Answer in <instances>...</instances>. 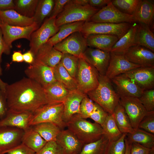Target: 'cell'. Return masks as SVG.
Here are the masks:
<instances>
[{
	"instance_id": "6da1fadb",
	"label": "cell",
	"mask_w": 154,
	"mask_h": 154,
	"mask_svg": "<svg viewBox=\"0 0 154 154\" xmlns=\"http://www.w3.org/2000/svg\"><path fill=\"white\" fill-rule=\"evenodd\" d=\"M8 110L33 113L48 104L43 88L28 78L7 84L5 92Z\"/></svg>"
},
{
	"instance_id": "7a4b0ae2",
	"label": "cell",
	"mask_w": 154,
	"mask_h": 154,
	"mask_svg": "<svg viewBox=\"0 0 154 154\" xmlns=\"http://www.w3.org/2000/svg\"><path fill=\"white\" fill-rule=\"evenodd\" d=\"M114 88L110 79L105 75L99 74L98 86L86 95L109 114H112L119 100V96Z\"/></svg>"
},
{
	"instance_id": "3957f363",
	"label": "cell",
	"mask_w": 154,
	"mask_h": 154,
	"mask_svg": "<svg viewBox=\"0 0 154 154\" xmlns=\"http://www.w3.org/2000/svg\"><path fill=\"white\" fill-rule=\"evenodd\" d=\"M66 123L68 129L84 144L99 140L104 134L100 125L86 120L79 114L73 115Z\"/></svg>"
},
{
	"instance_id": "277c9868",
	"label": "cell",
	"mask_w": 154,
	"mask_h": 154,
	"mask_svg": "<svg viewBox=\"0 0 154 154\" xmlns=\"http://www.w3.org/2000/svg\"><path fill=\"white\" fill-rule=\"evenodd\" d=\"M100 9L89 4L80 5L69 0L63 11L56 17L55 23L58 27L67 23L74 22L88 21Z\"/></svg>"
},
{
	"instance_id": "5b68a950",
	"label": "cell",
	"mask_w": 154,
	"mask_h": 154,
	"mask_svg": "<svg viewBox=\"0 0 154 154\" xmlns=\"http://www.w3.org/2000/svg\"><path fill=\"white\" fill-rule=\"evenodd\" d=\"M63 103L46 104L33 114L29 125L49 122L55 124L61 130L64 129L66 126L63 119Z\"/></svg>"
},
{
	"instance_id": "8992f818",
	"label": "cell",
	"mask_w": 154,
	"mask_h": 154,
	"mask_svg": "<svg viewBox=\"0 0 154 154\" xmlns=\"http://www.w3.org/2000/svg\"><path fill=\"white\" fill-rule=\"evenodd\" d=\"M99 73L83 57L79 58L76 75L78 89L86 94L97 87Z\"/></svg>"
},
{
	"instance_id": "52a82bcc",
	"label": "cell",
	"mask_w": 154,
	"mask_h": 154,
	"mask_svg": "<svg viewBox=\"0 0 154 154\" xmlns=\"http://www.w3.org/2000/svg\"><path fill=\"white\" fill-rule=\"evenodd\" d=\"M132 23H113L85 21L80 32L85 37L91 34L114 35L119 39L128 31Z\"/></svg>"
},
{
	"instance_id": "ba28073f",
	"label": "cell",
	"mask_w": 154,
	"mask_h": 154,
	"mask_svg": "<svg viewBox=\"0 0 154 154\" xmlns=\"http://www.w3.org/2000/svg\"><path fill=\"white\" fill-rule=\"evenodd\" d=\"M56 19L55 17H49L31 35L29 50L34 57L39 49L58 31L59 27L56 24Z\"/></svg>"
},
{
	"instance_id": "9c48e42d",
	"label": "cell",
	"mask_w": 154,
	"mask_h": 154,
	"mask_svg": "<svg viewBox=\"0 0 154 154\" xmlns=\"http://www.w3.org/2000/svg\"><path fill=\"white\" fill-rule=\"evenodd\" d=\"M40 26L36 23L24 27L10 25L2 23L0 25L5 45L4 54H9L12 48V43L20 38H25L30 40L32 33Z\"/></svg>"
},
{
	"instance_id": "30bf717a",
	"label": "cell",
	"mask_w": 154,
	"mask_h": 154,
	"mask_svg": "<svg viewBox=\"0 0 154 154\" xmlns=\"http://www.w3.org/2000/svg\"><path fill=\"white\" fill-rule=\"evenodd\" d=\"M88 21L95 23H119L136 22L134 16L121 12L112 4L111 2L100 9Z\"/></svg>"
},
{
	"instance_id": "8fae6325",
	"label": "cell",
	"mask_w": 154,
	"mask_h": 154,
	"mask_svg": "<svg viewBox=\"0 0 154 154\" xmlns=\"http://www.w3.org/2000/svg\"><path fill=\"white\" fill-rule=\"evenodd\" d=\"M87 46L86 38L80 31L73 33L54 46L62 54H70L79 58L83 56Z\"/></svg>"
},
{
	"instance_id": "7c38bea8",
	"label": "cell",
	"mask_w": 154,
	"mask_h": 154,
	"mask_svg": "<svg viewBox=\"0 0 154 154\" xmlns=\"http://www.w3.org/2000/svg\"><path fill=\"white\" fill-rule=\"evenodd\" d=\"M24 72L28 78L37 82L43 88L56 81L53 68L38 61L34 60Z\"/></svg>"
},
{
	"instance_id": "4fadbf2b",
	"label": "cell",
	"mask_w": 154,
	"mask_h": 154,
	"mask_svg": "<svg viewBox=\"0 0 154 154\" xmlns=\"http://www.w3.org/2000/svg\"><path fill=\"white\" fill-rule=\"evenodd\" d=\"M119 103L125 109L133 128L137 129L147 112L143 106L138 98L132 97H119Z\"/></svg>"
},
{
	"instance_id": "5bb4252c",
	"label": "cell",
	"mask_w": 154,
	"mask_h": 154,
	"mask_svg": "<svg viewBox=\"0 0 154 154\" xmlns=\"http://www.w3.org/2000/svg\"><path fill=\"white\" fill-rule=\"evenodd\" d=\"M110 80L119 97L129 96L139 98L143 91L133 80L124 74L117 76Z\"/></svg>"
},
{
	"instance_id": "9a60e30c",
	"label": "cell",
	"mask_w": 154,
	"mask_h": 154,
	"mask_svg": "<svg viewBox=\"0 0 154 154\" xmlns=\"http://www.w3.org/2000/svg\"><path fill=\"white\" fill-rule=\"evenodd\" d=\"M24 131L16 128L0 127V154H5L21 143Z\"/></svg>"
},
{
	"instance_id": "2e32d148",
	"label": "cell",
	"mask_w": 154,
	"mask_h": 154,
	"mask_svg": "<svg viewBox=\"0 0 154 154\" xmlns=\"http://www.w3.org/2000/svg\"><path fill=\"white\" fill-rule=\"evenodd\" d=\"M83 57L98 71L105 75L110 59V52L91 47L84 51Z\"/></svg>"
},
{
	"instance_id": "e0dca14e",
	"label": "cell",
	"mask_w": 154,
	"mask_h": 154,
	"mask_svg": "<svg viewBox=\"0 0 154 154\" xmlns=\"http://www.w3.org/2000/svg\"><path fill=\"white\" fill-rule=\"evenodd\" d=\"M143 91L154 88V67L140 66L124 73Z\"/></svg>"
},
{
	"instance_id": "ac0fdd59",
	"label": "cell",
	"mask_w": 154,
	"mask_h": 154,
	"mask_svg": "<svg viewBox=\"0 0 154 154\" xmlns=\"http://www.w3.org/2000/svg\"><path fill=\"white\" fill-rule=\"evenodd\" d=\"M110 55L109 64L105 75L110 80L119 75L141 66L129 62L124 55L110 53Z\"/></svg>"
},
{
	"instance_id": "d6986e66",
	"label": "cell",
	"mask_w": 154,
	"mask_h": 154,
	"mask_svg": "<svg viewBox=\"0 0 154 154\" xmlns=\"http://www.w3.org/2000/svg\"><path fill=\"white\" fill-rule=\"evenodd\" d=\"M129 62L141 66L154 67V53L144 47L135 45L130 47L124 54Z\"/></svg>"
},
{
	"instance_id": "ffe728a7",
	"label": "cell",
	"mask_w": 154,
	"mask_h": 154,
	"mask_svg": "<svg viewBox=\"0 0 154 154\" xmlns=\"http://www.w3.org/2000/svg\"><path fill=\"white\" fill-rule=\"evenodd\" d=\"M33 113L29 112H15L8 110L5 116L0 119V127L16 128L24 131L30 126L29 123Z\"/></svg>"
},
{
	"instance_id": "44dd1931",
	"label": "cell",
	"mask_w": 154,
	"mask_h": 154,
	"mask_svg": "<svg viewBox=\"0 0 154 154\" xmlns=\"http://www.w3.org/2000/svg\"><path fill=\"white\" fill-rule=\"evenodd\" d=\"M55 141L65 154H78L84 145L68 129L61 130Z\"/></svg>"
},
{
	"instance_id": "7402d4cb",
	"label": "cell",
	"mask_w": 154,
	"mask_h": 154,
	"mask_svg": "<svg viewBox=\"0 0 154 154\" xmlns=\"http://www.w3.org/2000/svg\"><path fill=\"white\" fill-rule=\"evenodd\" d=\"M87 96L79 90L71 91L63 102V119L66 123L74 115L80 114V107L83 99Z\"/></svg>"
},
{
	"instance_id": "603a6c76",
	"label": "cell",
	"mask_w": 154,
	"mask_h": 154,
	"mask_svg": "<svg viewBox=\"0 0 154 154\" xmlns=\"http://www.w3.org/2000/svg\"><path fill=\"white\" fill-rule=\"evenodd\" d=\"M62 54L54 46L46 43L39 49L34 57V60L54 68L60 62Z\"/></svg>"
},
{
	"instance_id": "cb8c5ba5",
	"label": "cell",
	"mask_w": 154,
	"mask_h": 154,
	"mask_svg": "<svg viewBox=\"0 0 154 154\" xmlns=\"http://www.w3.org/2000/svg\"><path fill=\"white\" fill-rule=\"evenodd\" d=\"M85 38L88 46L108 52L119 39L115 35L105 34H91Z\"/></svg>"
},
{
	"instance_id": "d4e9b609",
	"label": "cell",
	"mask_w": 154,
	"mask_h": 154,
	"mask_svg": "<svg viewBox=\"0 0 154 154\" xmlns=\"http://www.w3.org/2000/svg\"><path fill=\"white\" fill-rule=\"evenodd\" d=\"M137 23H133L127 32L119 38L112 47L110 53L123 55L136 44V34Z\"/></svg>"
},
{
	"instance_id": "484cf974",
	"label": "cell",
	"mask_w": 154,
	"mask_h": 154,
	"mask_svg": "<svg viewBox=\"0 0 154 154\" xmlns=\"http://www.w3.org/2000/svg\"><path fill=\"white\" fill-rule=\"evenodd\" d=\"M133 15L137 23L146 24L151 27L154 18L153 1L141 0Z\"/></svg>"
},
{
	"instance_id": "4316f807",
	"label": "cell",
	"mask_w": 154,
	"mask_h": 154,
	"mask_svg": "<svg viewBox=\"0 0 154 154\" xmlns=\"http://www.w3.org/2000/svg\"><path fill=\"white\" fill-rule=\"evenodd\" d=\"M0 18L2 23L13 26H26L35 23L33 17L24 16L14 9L0 10Z\"/></svg>"
},
{
	"instance_id": "83f0119b",
	"label": "cell",
	"mask_w": 154,
	"mask_h": 154,
	"mask_svg": "<svg viewBox=\"0 0 154 154\" xmlns=\"http://www.w3.org/2000/svg\"><path fill=\"white\" fill-rule=\"evenodd\" d=\"M43 88L48 104L63 103L71 91L57 81Z\"/></svg>"
},
{
	"instance_id": "f1b7e54d",
	"label": "cell",
	"mask_w": 154,
	"mask_h": 154,
	"mask_svg": "<svg viewBox=\"0 0 154 154\" xmlns=\"http://www.w3.org/2000/svg\"><path fill=\"white\" fill-rule=\"evenodd\" d=\"M135 39L136 45L144 47L154 52V34L148 25L137 23Z\"/></svg>"
},
{
	"instance_id": "f546056e",
	"label": "cell",
	"mask_w": 154,
	"mask_h": 154,
	"mask_svg": "<svg viewBox=\"0 0 154 154\" xmlns=\"http://www.w3.org/2000/svg\"><path fill=\"white\" fill-rule=\"evenodd\" d=\"M85 21H81L64 24L59 27L58 32L51 37L46 43L54 46L73 33L80 31Z\"/></svg>"
},
{
	"instance_id": "4dcf8cb0",
	"label": "cell",
	"mask_w": 154,
	"mask_h": 154,
	"mask_svg": "<svg viewBox=\"0 0 154 154\" xmlns=\"http://www.w3.org/2000/svg\"><path fill=\"white\" fill-rule=\"evenodd\" d=\"M47 143L32 126L24 131L21 143L35 153L39 151Z\"/></svg>"
},
{
	"instance_id": "1f68e13d",
	"label": "cell",
	"mask_w": 154,
	"mask_h": 154,
	"mask_svg": "<svg viewBox=\"0 0 154 154\" xmlns=\"http://www.w3.org/2000/svg\"><path fill=\"white\" fill-rule=\"evenodd\" d=\"M56 81L70 91L79 90L76 80L72 77L60 62L53 68Z\"/></svg>"
},
{
	"instance_id": "d6a6232c",
	"label": "cell",
	"mask_w": 154,
	"mask_h": 154,
	"mask_svg": "<svg viewBox=\"0 0 154 154\" xmlns=\"http://www.w3.org/2000/svg\"><path fill=\"white\" fill-rule=\"evenodd\" d=\"M47 142L55 141L61 129L56 125L51 122L40 123L31 126Z\"/></svg>"
},
{
	"instance_id": "836d02e7",
	"label": "cell",
	"mask_w": 154,
	"mask_h": 154,
	"mask_svg": "<svg viewBox=\"0 0 154 154\" xmlns=\"http://www.w3.org/2000/svg\"><path fill=\"white\" fill-rule=\"evenodd\" d=\"M113 114L117 125L122 133H131L134 131L125 109L119 103L115 108Z\"/></svg>"
},
{
	"instance_id": "e575fe53",
	"label": "cell",
	"mask_w": 154,
	"mask_h": 154,
	"mask_svg": "<svg viewBox=\"0 0 154 154\" xmlns=\"http://www.w3.org/2000/svg\"><path fill=\"white\" fill-rule=\"evenodd\" d=\"M126 137L131 143H138L149 148L154 147V134L139 128L132 133L126 134Z\"/></svg>"
},
{
	"instance_id": "d590c367",
	"label": "cell",
	"mask_w": 154,
	"mask_h": 154,
	"mask_svg": "<svg viewBox=\"0 0 154 154\" xmlns=\"http://www.w3.org/2000/svg\"><path fill=\"white\" fill-rule=\"evenodd\" d=\"M101 126L104 131V135L108 140H117L123 134L117 125L113 114H109L106 120Z\"/></svg>"
},
{
	"instance_id": "8d00e7d4",
	"label": "cell",
	"mask_w": 154,
	"mask_h": 154,
	"mask_svg": "<svg viewBox=\"0 0 154 154\" xmlns=\"http://www.w3.org/2000/svg\"><path fill=\"white\" fill-rule=\"evenodd\" d=\"M54 4L53 0H39L33 17L35 22L40 26L45 18L50 15Z\"/></svg>"
},
{
	"instance_id": "74e56055",
	"label": "cell",
	"mask_w": 154,
	"mask_h": 154,
	"mask_svg": "<svg viewBox=\"0 0 154 154\" xmlns=\"http://www.w3.org/2000/svg\"><path fill=\"white\" fill-rule=\"evenodd\" d=\"M14 9L20 14L29 17H33L39 0H14Z\"/></svg>"
},
{
	"instance_id": "f35d334b",
	"label": "cell",
	"mask_w": 154,
	"mask_h": 154,
	"mask_svg": "<svg viewBox=\"0 0 154 154\" xmlns=\"http://www.w3.org/2000/svg\"><path fill=\"white\" fill-rule=\"evenodd\" d=\"M108 139L104 135L99 140L84 144L78 154H103Z\"/></svg>"
},
{
	"instance_id": "ab89813d",
	"label": "cell",
	"mask_w": 154,
	"mask_h": 154,
	"mask_svg": "<svg viewBox=\"0 0 154 154\" xmlns=\"http://www.w3.org/2000/svg\"><path fill=\"white\" fill-rule=\"evenodd\" d=\"M79 58L68 54H63L60 62L70 75L76 80Z\"/></svg>"
},
{
	"instance_id": "60d3db41",
	"label": "cell",
	"mask_w": 154,
	"mask_h": 154,
	"mask_svg": "<svg viewBox=\"0 0 154 154\" xmlns=\"http://www.w3.org/2000/svg\"><path fill=\"white\" fill-rule=\"evenodd\" d=\"M126 133H123L121 137L115 141L108 140L103 154H125V139Z\"/></svg>"
},
{
	"instance_id": "b9f144b4",
	"label": "cell",
	"mask_w": 154,
	"mask_h": 154,
	"mask_svg": "<svg viewBox=\"0 0 154 154\" xmlns=\"http://www.w3.org/2000/svg\"><path fill=\"white\" fill-rule=\"evenodd\" d=\"M141 1V0H113L111 2L121 12L133 15Z\"/></svg>"
},
{
	"instance_id": "7bdbcfd3",
	"label": "cell",
	"mask_w": 154,
	"mask_h": 154,
	"mask_svg": "<svg viewBox=\"0 0 154 154\" xmlns=\"http://www.w3.org/2000/svg\"><path fill=\"white\" fill-rule=\"evenodd\" d=\"M97 104L87 96L82 100L80 107V114L83 118L86 119L89 117L95 110Z\"/></svg>"
},
{
	"instance_id": "ee69618b",
	"label": "cell",
	"mask_w": 154,
	"mask_h": 154,
	"mask_svg": "<svg viewBox=\"0 0 154 154\" xmlns=\"http://www.w3.org/2000/svg\"><path fill=\"white\" fill-rule=\"evenodd\" d=\"M138 98L147 112L154 111V89L143 91Z\"/></svg>"
},
{
	"instance_id": "f6af8a7d",
	"label": "cell",
	"mask_w": 154,
	"mask_h": 154,
	"mask_svg": "<svg viewBox=\"0 0 154 154\" xmlns=\"http://www.w3.org/2000/svg\"><path fill=\"white\" fill-rule=\"evenodd\" d=\"M138 128L154 134V111L147 112L139 123Z\"/></svg>"
},
{
	"instance_id": "bcb514c9",
	"label": "cell",
	"mask_w": 154,
	"mask_h": 154,
	"mask_svg": "<svg viewBox=\"0 0 154 154\" xmlns=\"http://www.w3.org/2000/svg\"><path fill=\"white\" fill-rule=\"evenodd\" d=\"M35 154H65L61 147L55 141L47 142L38 152Z\"/></svg>"
},
{
	"instance_id": "7dc6e473",
	"label": "cell",
	"mask_w": 154,
	"mask_h": 154,
	"mask_svg": "<svg viewBox=\"0 0 154 154\" xmlns=\"http://www.w3.org/2000/svg\"><path fill=\"white\" fill-rule=\"evenodd\" d=\"M108 115V113L97 104L96 108L90 114L89 118L92 119L95 122L101 126L106 120Z\"/></svg>"
},
{
	"instance_id": "c3c4849f",
	"label": "cell",
	"mask_w": 154,
	"mask_h": 154,
	"mask_svg": "<svg viewBox=\"0 0 154 154\" xmlns=\"http://www.w3.org/2000/svg\"><path fill=\"white\" fill-rule=\"evenodd\" d=\"M69 0H54V4L49 17L56 18L63 11L66 4Z\"/></svg>"
},
{
	"instance_id": "681fc988",
	"label": "cell",
	"mask_w": 154,
	"mask_h": 154,
	"mask_svg": "<svg viewBox=\"0 0 154 154\" xmlns=\"http://www.w3.org/2000/svg\"><path fill=\"white\" fill-rule=\"evenodd\" d=\"M145 147L136 143H133L130 149V154H151L152 149Z\"/></svg>"
},
{
	"instance_id": "f907efd6",
	"label": "cell",
	"mask_w": 154,
	"mask_h": 154,
	"mask_svg": "<svg viewBox=\"0 0 154 154\" xmlns=\"http://www.w3.org/2000/svg\"><path fill=\"white\" fill-rule=\"evenodd\" d=\"M8 154H35V153L26 145L21 143L9 151Z\"/></svg>"
},
{
	"instance_id": "816d5d0a",
	"label": "cell",
	"mask_w": 154,
	"mask_h": 154,
	"mask_svg": "<svg viewBox=\"0 0 154 154\" xmlns=\"http://www.w3.org/2000/svg\"><path fill=\"white\" fill-rule=\"evenodd\" d=\"M8 110L5 93L0 89V119L5 116Z\"/></svg>"
},
{
	"instance_id": "f5cc1de1",
	"label": "cell",
	"mask_w": 154,
	"mask_h": 154,
	"mask_svg": "<svg viewBox=\"0 0 154 154\" xmlns=\"http://www.w3.org/2000/svg\"><path fill=\"white\" fill-rule=\"evenodd\" d=\"M111 0H89L88 4L91 6L100 9L107 5L111 2Z\"/></svg>"
},
{
	"instance_id": "db71d44e",
	"label": "cell",
	"mask_w": 154,
	"mask_h": 154,
	"mask_svg": "<svg viewBox=\"0 0 154 154\" xmlns=\"http://www.w3.org/2000/svg\"><path fill=\"white\" fill-rule=\"evenodd\" d=\"M14 0H0V10L14 9Z\"/></svg>"
},
{
	"instance_id": "11a10c76",
	"label": "cell",
	"mask_w": 154,
	"mask_h": 154,
	"mask_svg": "<svg viewBox=\"0 0 154 154\" xmlns=\"http://www.w3.org/2000/svg\"><path fill=\"white\" fill-rule=\"evenodd\" d=\"M12 61L13 62H22L24 61L23 54L20 50L14 51L12 56Z\"/></svg>"
},
{
	"instance_id": "9f6ffc18",
	"label": "cell",
	"mask_w": 154,
	"mask_h": 154,
	"mask_svg": "<svg viewBox=\"0 0 154 154\" xmlns=\"http://www.w3.org/2000/svg\"><path fill=\"white\" fill-rule=\"evenodd\" d=\"M23 57L24 61L30 64H32L34 61V56L30 50L23 54Z\"/></svg>"
},
{
	"instance_id": "6f0895ef",
	"label": "cell",
	"mask_w": 154,
	"mask_h": 154,
	"mask_svg": "<svg viewBox=\"0 0 154 154\" xmlns=\"http://www.w3.org/2000/svg\"><path fill=\"white\" fill-rule=\"evenodd\" d=\"M5 50V45L3 37L2 32L0 27V65L2 61V54L4 53Z\"/></svg>"
},
{
	"instance_id": "680465c9",
	"label": "cell",
	"mask_w": 154,
	"mask_h": 154,
	"mask_svg": "<svg viewBox=\"0 0 154 154\" xmlns=\"http://www.w3.org/2000/svg\"><path fill=\"white\" fill-rule=\"evenodd\" d=\"M2 71L1 66L0 65V89L5 93L6 87L8 84L3 81L0 78V76L2 74Z\"/></svg>"
},
{
	"instance_id": "91938a15",
	"label": "cell",
	"mask_w": 154,
	"mask_h": 154,
	"mask_svg": "<svg viewBox=\"0 0 154 154\" xmlns=\"http://www.w3.org/2000/svg\"><path fill=\"white\" fill-rule=\"evenodd\" d=\"M125 154H130V149L132 143L127 140L126 137L125 139Z\"/></svg>"
},
{
	"instance_id": "94428289",
	"label": "cell",
	"mask_w": 154,
	"mask_h": 154,
	"mask_svg": "<svg viewBox=\"0 0 154 154\" xmlns=\"http://www.w3.org/2000/svg\"><path fill=\"white\" fill-rule=\"evenodd\" d=\"M72 2L80 5H85L88 4L89 0H72Z\"/></svg>"
},
{
	"instance_id": "6125c7cd",
	"label": "cell",
	"mask_w": 154,
	"mask_h": 154,
	"mask_svg": "<svg viewBox=\"0 0 154 154\" xmlns=\"http://www.w3.org/2000/svg\"><path fill=\"white\" fill-rule=\"evenodd\" d=\"M151 154H154V148L152 149Z\"/></svg>"
},
{
	"instance_id": "be15d7a7",
	"label": "cell",
	"mask_w": 154,
	"mask_h": 154,
	"mask_svg": "<svg viewBox=\"0 0 154 154\" xmlns=\"http://www.w3.org/2000/svg\"><path fill=\"white\" fill-rule=\"evenodd\" d=\"M2 23L1 20L0 18V25H1Z\"/></svg>"
},
{
	"instance_id": "e7e4bbea",
	"label": "cell",
	"mask_w": 154,
	"mask_h": 154,
	"mask_svg": "<svg viewBox=\"0 0 154 154\" xmlns=\"http://www.w3.org/2000/svg\"><path fill=\"white\" fill-rule=\"evenodd\" d=\"M73 154H77L76 153H74Z\"/></svg>"
}]
</instances>
